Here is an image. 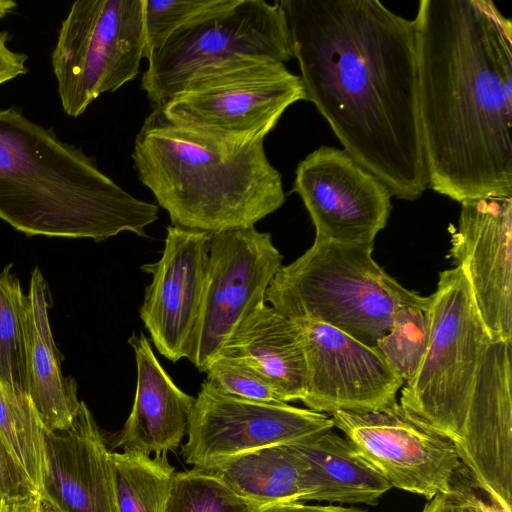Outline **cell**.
Returning <instances> with one entry per match:
<instances>
[{"label": "cell", "mask_w": 512, "mask_h": 512, "mask_svg": "<svg viewBox=\"0 0 512 512\" xmlns=\"http://www.w3.org/2000/svg\"><path fill=\"white\" fill-rule=\"evenodd\" d=\"M306 100L300 75L285 63L239 66L190 83L161 108L174 125L226 145L265 136L292 104Z\"/></svg>", "instance_id": "cell-9"}, {"label": "cell", "mask_w": 512, "mask_h": 512, "mask_svg": "<svg viewBox=\"0 0 512 512\" xmlns=\"http://www.w3.org/2000/svg\"><path fill=\"white\" fill-rule=\"evenodd\" d=\"M9 39L7 31H0V85L28 72V56L11 50L7 45Z\"/></svg>", "instance_id": "cell-32"}, {"label": "cell", "mask_w": 512, "mask_h": 512, "mask_svg": "<svg viewBox=\"0 0 512 512\" xmlns=\"http://www.w3.org/2000/svg\"><path fill=\"white\" fill-rule=\"evenodd\" d=\"M292 191L302 199L316 238L374 246L391 212L389 189L345 150L321 146L301 160Z\"/></svg>", "instance_id": "cell-13"}, {"label": "cell", "mask_w": 512, "mask_h": 512, "mask_svg": "<svg viewBox=\"0 0 512 512\" xmlns=\"http://www.w3.org/2000/svg\"><path fill=\"white\" fill-rule=\"evenodd\" d=\"M118 512H164L175 469L166 453L111 452Z\"/></svg>", "instance_id": "cell-24"}, {"label": "cell", "mask_w": 512, "mask_h": 512, "mask_svg": "<svg viewBox=\"0 0 512 512\" xmlns=\"http://www.w3.org/2000/svg\"><path fill=\"white\" fill-rule=\"evenodd\" d=\"M40 498L59 512H118L111 452L87 405L71 424L44 430Z\"/></svg>", "instance_id": "cell-18"}, {"label": "cell", "mask_w": 512, "mask_h": 512, "mask_svg": "<svg viewBox=\"0 0 512 512\" xmlns=\"http://www.w3.org/2000/svg\"><path fill=\"white\" fill-rule=\"evenodd\" d=\"M467 512H482V511L474 509V508H468Z\"/></svg>", "instance_id": "cell-38"}, {"label": "cell", "mask_w": 512, "mask_h": 512, "mask_svg": "<svg viewBox=\"0 0 512 512\" xmlns=\"http://www.w3.org/2000/svg\"><path fill=\"white\" fill-rule=\"evenodd\" d=\"M128 343L135 354L136 391L114 447L146 455L175 450L187 434L195 398L173 382L143 333H133Z\"/></svg>", "instance_id": "cell-19"}, {"label": "cell", "mask_w": 512, "mask_h": 512, "mask_svg": "<svg viewBox=\"0 0 512 512\" xmlns=\"http://www.w3.org/2000/svg\"><path fill=\"white\" fill-rule=\"evenodd\" d=\"M429 187L512 196V23L491 0H421L415 17Z\"/></svg>", "instance_id": "cell-2"}, {"label": "cell", "mask_w": 512, "mask_h": 512, "mask_svg": "<svg viewBox=\"0 0 512 512\" xmlns=\"http://www.w3.org/2000/svg\"><path fill=\"white\" fill-rule=\"evenodd\" d=\"M143 57V0L74 2L51 56L64 112L76 118L103 93L135 79Z\"/></svg>", "instance_id": "cell-8"}, {"label": "cell", "mask_w": 512, "mask_h": 512, "mask_svg": "<svg viewBox=\"0 0 512 512\" xmlns=\"http://www.w3.org/2000/svg\"><path fill=\"white\" fill-rule=\"evenodd\" d=\"M42 502H43V505H44L45 512H59L56 509H54L51 505L46 503L45 501L42 500Z\"/></svg>", "instance_id": "cell-37"}, {"label": "cell", "mask_w": 512, "mask_h": 512, "mask_svg": "<svg viewBox=\"0 0 512 512\" xmlns=\"http://www.w3.org/2000/svg\"><path fill=\"white\" fill-rule=\"evenodd\" d=\"M306 101L399 199L429 187L415 20L378 0H280Z\"/></svg>", "instance_id": "cell-1"}, {"label": "cell", "mask_w": 512, "mask_h": 512, "mask_svg": "<svg viewBox=\"0 0 512 512\" xmlns=\"http://www.w3.org/2000/svg\"><path fill=\"white\" fill-rule=\"evenodd\" d=\"M333 427L324 413L230 396L205 380L195 398L181 455L186 463L200 466L267 446L313 441Z\"/></svg>", "instance_id": "cell-12"}, {"label": "cell", "mask_w": 512, "mask_h": 512, "mask_svg": "<svg viewBox=\"0 0 512 512\" xmlns=\"http://www.w3.org/2000/svg\"><path fill=\"white\" fill-rule=\"evenodd\" d=\"M330 418L392 487L428 500L450 493L462 464L454 445L416 421L397 400L375 411L339 410Z\"/></svg>", "instance_id": "cell-11"}, {"label": "cell", "mask_w": 512, "mask_h": 512, "mask_svg": "<svg viewBox=\"0 0 512 512\" xmlns=\"http://www.w3.org/2000/svg\"><path fill=\"white\" fill-rule=\"evenodd\" d=\"M468 508L447 495L439 494L429 500L422 512H467Z\"/></svg>", "instance_id": "cell-34"}, {"label": "cell", "mask_w": 512, "mask_h": 512, "mask_svg": "<svg viewBox=\"0 0 512 512\" xmlns=\"http://www.w3.org/2000/svg\"><path fill=\"white\" fill-rule=\"evenodd\" d=\"M206 373V381L223 394L259 402H285L266 376L240 360L220 356Z\"/></svg>", "instance_id": "cell-30"}, {"label": "cell", "mask_w": 512, "mask_h": 512, "mask_svg": "<svg viewBox=\"0 0 512 512\" xmlns=\"http://www.w3.org/2000/svg\"><path fill=\"white\" fill-rule=\"evenodd\" d=\"M157 205L135 198L81 148L31 121L15 106L0 109V219L28 236L107 240L146 236Z\"/></svg>", "instance_id": "cell-3"}, {"label": "cell", "mask_w": 512, "mask_h": 512, "mask_svg": "<svg viewBox=\"0 0 512 512\" xmlns=\"http://www.w3.org/2000/svg\"><path fill=\"white\" fill-rule=\"evenodd\" d=\"M27 296V371L29 398L46 431L68 427L81 401L77 384L61 370L59 352L50 327L48 309L51 295L41 271L31 275Z\"/></svg>", "instance_id": "cell-20"}, {"label": "cell", "mask_w": 512, "mask_h": 512, "mask_svg": "<svg viewBox=\"0 0 512 512\" xmlns=\"http://www.w3.org/2000/svg\"><path fill=\"white\" fill-rule=\"evenodd\" d=\"M374 246L316 238L312 246L281 266L266 301L293 321H313L375 347L402 306H428L424 297L401 285L372 257Z\"/></svg>", "instance_id": "cell-5"}, {"label": "cell", "mask_w": 512, "mask_h": 512, "mask_svg": "<svg viewBox=\"0 0 512 512\" xmlns=\"http://www.w3.org/2000/svg\"><path fill=\"white\" fill-rule=\"evenodd\" d=\"M220 356L258 370L277 387L286 403L302 400L306 360L300 326L266 303L241 323Z\"/></svg>", "instance_id": "cell-21"}, {"label": "cell", "mask_w": 512, "mask_h": 512, "mask_svg": "<svg viewBox=\"0 0 512 512\" xmlns=\"http://www.w3.org/2000/svg\"><path fill=\"white\" fill-rule=\"evenodd\" d=\"M265 508L196 467L175 472L164 512H261Z\"/></svg>", "instance_id": "cell-27"}, {"label": "cell", "mask_w": 512, "mask_h": 512, "mask_svg": "<svg viewBox=\"0 0 512 512\" xmlns=\"http://www.w3.org/2000/svg\"><path fill=\"white\" fill-rule=\"evenodd\" d=\"M450 257L464 272L491 339L512 342V196L462 202Z\"/></svg>", "instance_id": "cell-15"}, {"label": "cell", "mask_w": 512, "mask_h": 512, "mask_svg": "<svg viewBox=\"0 0 512 512\" xmlns=\"http://www.w3.org/2000/svg\"><path fill=\"white\" fill-rule=\"evenodd\" d=\"M263 142L219 143L174 125L154 108L132 158L171 225L218 232L252 227L285 202L281 174Z\"/></svg>", "instance_id": "cell-4"}, {"label": "cell", "mask_w": 512, "mask_h": 512, "mask_svg": "<svg viewBox=\"0 0 512 512\" xmlns=\"http://www.w3.org/2000/svg\"><path fill=\"white\" fill-rule=\"evenodd\" d=\"M0 437L40 496L45 468L44 428L30 398L8 391L1 383Z\"/></svg>", "instance_id": "cell-26"}, {"label": "cell", "mask_w": 512, "mask_h": 512, "mask_svg": "<svg viewBox=\"0 0 512 512\" xmlns=\"http://www.w3.org/2000/svg\"><path fill=\"white\" fill-rule=\"evenodd\" d=\"M511 342L491 340L482 356L463 439L456 450L470 475L512 511Z\"/></svg>", "instance_id": "cell-17"}, {"label": "cell", "mask_w": 512, "mask_h": 512, "mask_svg": "<svg viewBox=\"0 0 512 512\" xmlns=\"http://www.w3.org/2000/svg\"><path fill=\"white\" fill-rule=\"evenodd\" d=\"M37 497L28 474L0 437V512H18Z\"/></svg>", "instance_id": "cell-31"}, {"label": "cell", "mask_w": 512, "mask_h": 512, "mask_svg": "<svg viewBox=\"0 0 512 512\" xmlns=\"http://www.w3.org/2000/svg\"><path fill=\"white\" fill-rule=\"evenodd\" d=\"M429 337V305L402 306L394 312L388 331L375 347L405 383L416 373Z\"/></svg>", "instance_id": "cell-28"}, {"label": "cell", "mask_w": 512, "mask_h": 512, "mask_svg": "<svg viewBox=\"0 0 512 512\" xmlns=\"http://www.w3.org/2000/svg\"><path fill=\"white\" fill-rule=\"evenodd\" d=\"M290 447L307 463L309 501L376 506L390 483L347 440L327 431Z\"/></svg>", "instance_id": "cell-23"}, {"label": "cell", "mask_w": 512, "mask_h": 512, "mask_svg": "<svg viewBox=\"0 0 512 512\" xmlns=\"http://www.w3.org/2000/svg\"><path fill=\"white\" fill-rule=\"evenodd\" d=\"M211 232L170 225L161 258L141 269L152 275L140 318L158 352L189 358L198 322Z\"/></svg>", "instance_id": "cell-16"}, {"label": "cell", "mask_w": 512, "mask_h": 512, "mask_svg": "<svg viewBox=\"0 0 512 512\" xmlns=\"http://www.w3.org/2000/svg\"><path fill=\"white\" fill-rule=\"evenodd\" d=\"M194 467L220 479L237 494L265 509L278 504L304 503L311 495L307 463L289 444L267 446Z\"/></svg>", "instance_id": "cell-22"}, {"label": "cell", "mask_w": 512, "mask_h": 512, "mask_svg": "<svg viewBox=\"0 0 512 512\" xmlns=\"http://www.w3.org/2000/svg\"><path fill=\"white\" fill-rule=\"evenodd\" d=\"M301 329L306 383L302 402L320 413L367 412L396 401L403 379L376 347L331 326L295 321Z\"/></svg>", "instance_id": "cell-14"}, {"label": "cell", "mask_w": 512, "mask_h": 512, "mask_svg": "<svg viewBox=\"0 0 512 512\" xmlns=\"http://www.w3.org/2000/svg\"><path fill=\"white\" fill-rule=\"evenodd\" d=\"M17 7V3L12 0H0V19L12 12Z\"/></svg>", "instance_id": "cell-36"}, {"label": "cell", "mask_w": 512, "mask_h": 512, "mask_svg": "<svg viewBox=\"0 0 512 512\" xmlns=\"http://www.w3.org/2000/svg\"><path fill=\"white\" fill-rule=\"evenodd\" d=\"M18 512H45V509L41 498L37 497L21 507Z\"/></svg>", "instance_id": "cell-35"}, {"label": "cell", "mask_w": 512, "mask_h": 512, "mask_svg": "<svg viewBox=\"0 0 512 512\" xmlns=\"http://www.w3.org/2000/svg\"><path fill=\"white\" fill-rule=\"evenodd\" d=\"M27 296L11 265L0 272V383L29 398L27 371Z\"/></svg>", "instance_id": "cell-25"}, {"label": "cell", "mask_w": 512, "mask_h": 512, "mask_svg": "<svg viewBox=\"0 0 512 512\" xmlns=\"http://www.w3.org/2000/svg\"><path fill=\"white\" fill-rule=\"evenodd\" d=\"M261 512H367L355 507L335 505H308L301 502L278 504L264 509Z\"/></svg>", "instance_id": "cell-33"}, {"label": "cell", "mask_w": 512, "mask_h": 512, "mask_svg": "<svg viewBox=\"0 0 512 512\" xmlns=\"http://www.w3.org/2000/svg\"><path fill=\"white\" fill-rule=\"evenodd\" d=\"M292 58L290 31L279 1L224 0L173 32L148 56L141 87L158 108L200 78Z\"/></svg>", "instance_id": "cell-6"}, {"label": "cell", "mask_w": 512, "mask_h": 512, "mask_svg": "<svg viewBox=\"0 0 512 512\" xmlns=\"http://www.w3.org/2000/svg\"><path fill=\"white\" fill-rule=\"evenodd\" d=\"M283 256L254 226L211 232L190 362L206 372L241 323L265 304Z\"/></svg>", "instance_id": "cell-10"}, {"label": "cell", "mask_w": 512, "mask_h": 512, "mask_svg": "<svg viewBox=\"0 0 512 512\" xmlns=\"http://www.w3.org/2000/svg\"><path fill=\"white\" fill-rule=\"evenodd\" d=\"M430 337L399 404L419 423L461 445L478 368L492 340L460 267L439 274L429 296Z\"/></svg>", "instance_id": "cell-7"}, {"label": "cell", "mask_w": 512, "mask_h": 512, "mask_svg": "<svg viewBox=\"0 0 512 512\" xmlns=\"http://www.w3.org/2000/svg\"><path fill=\"white\" fill-rule=\"evenodd\" d=\"M224 0H143L145 58L176 30L215 9Z\"/></svg>", "instance_id": "cell-29"}]
</instances>
